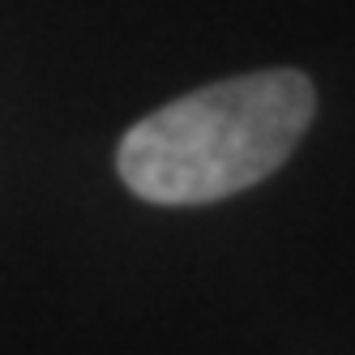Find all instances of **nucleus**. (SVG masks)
Returning a JSON list of instances; mask_svg holds the SVG:
<instances>
[{
  "instance_id": "obj_1",
  "label": "nucleus",
  "mask_w": 355,
  "mask_h": 355,
  "mask_svg": "<svg viewBox=\"0 0 355 355\" xmlns=\"http://www.w3.org/2000/svg\"><path fill=\"white\" fill-rule=\"evenodd\" d=\"M317 94L300 69H261L201 86L137 120L120 141V180L155 206H206L278 171Z\"/></svg>"
}]
</instances>
